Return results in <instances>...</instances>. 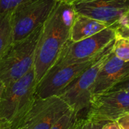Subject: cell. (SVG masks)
Listing matches in <instances>:
<instances>
[{
    "mask_svg": "<svg viewBox=\"0 0 129 129\" xmlns=\"http://www.w3.org/2000/svg\"><path fill=\"white\" fill-rule=\"evenodd\" d=\"M114 41L109 45L100 58L73 81L58 95L79 116L82 110L88 109L90 106L96 79L101 69L113 52Z\"/></svg>",
    "mask_w": 129,
    "mask_h": 129,
    "instance_id": "5",
    "label": "cell"
},
{
    "mask_svg": "<svg viewBox=\"0 0 129 129\" xmlns=\"http://www.w3.org/2000/svg\"><path fill=\"white\" fill-rule=\"evenodd\" d=\"M117 122L122 129H129V113L119 119Z\"/></svg>",
    "mask_w": 129,
    "mask_h": 129,
    "instance_id": "20",
    "label": "cell"
},
{
    "mask_svg": "<svg viewBox=\"0 0 129 129\" xmlns=\"http://www.w3.org/2000/svg\"><path fill=\"white\" fill-rule=\"evenodd\" d=\"M128 76L129 61L119 59L112 52L98 75L92 97L107 92Z\"/></svg>",
    "mask_w": 129,
    "mask_h": 129,
    "instance_id": "11",
    "label": "cell"
},
{
    "mask_svg": "<svg viewBox=\"0 0 129 129\" xmlns=\"http://www.w3.org/2000/svg\"><path fill=\"white\" fill-rule=\"evenodd\" d=\"M116 36V28L109 26L97 34L79 42H72L69 39L53 67L67 66L93 60L115 40Z\"/></svg>",
    "mask_w": 129,
    "mask_h": 129,
    "instance_id": "6",
    "label": "cell"
},
{
    "mask_svg": "<svg viewBox=\"0 0 129 129\" xmlns=\"http://www.w3.org/2000/svg\"><path fill=\"white\" fill-rule=\"evenodd\" d=\"M102 129H122L121 126L118 123L117 121L115 122H107L104 126Z\"/></svg>",
    "mask_w": 129,
    "mask_h": 129,
    "instance_id": "21",
    "label": "cell"
},
{
    "mask_svg": "<svg viewBox=\"0 0 129 129\" xmlns=\"http://www.w3.org/2000/svg\"><path fill=\"white\" fill-rule=\"evenodd\" d=\"M57 2H60V3H65V4H70L72 5L73 2L76 0H56Z\"/></svg>",
    "mask_w": 129,
    "mask_h": 129,
    "instance_id": "23",
    "label": "cell"
},
{
    "mask_svg": "<svg viewBox=\"0 0 129 129\" xmlns=\"http://www.w3.org/2000/svg\"><path fill=\"white\" fill-rule=\"evenodd\" d=\"M12 44L10 13L0 14V60Z\"/></svg>",
    "mask_w": 129,
    "mask_h": 129,
    "instance_id": "13",
    "label": "cell"
},
{
    "mask_svg": "<svg viewBox=\"0 0 129 129\" xmlns=\"http://www.w3.org/2000/svg\"><path fill=\"white\" fill-rule=\"evenodd\" d=\"M113 26L119 29H129V9L121 17L118 23Z\"/></svg>",
    "mask_w": 129,
    "mask_h": 129,
    "instance_id": "18",
    "label": "cell"
},
{
    "mask_svg": "<svg viewBox=\"0 0 129 129\" xmlns=\"http://www.w3.org/2000/svg\"><path fill=\"white\" fill-rule=\"evenodd\" d=\"M0 129H1V128H0Z\"/></svg>",
    "mask_w": 129,
    "mask_h": 129,
    "instance_id": "26",
    "label": "cell"
},
{
    "mask_svg": "<svg viewBox=\"0 0 129 129\" xmlns=\"http://www.w3.org/2000/svg\"><path fill=\"white\" fill-rule=\"evenodd\" d=\"M113 53L119 59L125 62L129 61V37H116Z\"/></svg>",
    "mask_w": 129,
    "mask_h": 129,
    "instance_id": "14",
    "label": "cell"
},
{
    "mask_svg": "<svg viewBox=\"0 0 129 129\" xmlns=\"http://www.w3.org/2000/svg\"><path fill=\"white\" fill-rule=\"evenodd\" d=\"M109 27L107 24L94 19L77 14L74 17L70 33V40L79 42L94 36Z\"/></svg>",
    "mask_w": 129,
    "mask_h": 129,
    "instance_id": "12",
    "label": "cell"
},
{
    "mask_svg": "<svg viewBox=\"0 0 129 129\" xmlns=\"http://www.w3.org/2000/svg\"><path fill=\"white\" fill-rule=\"evenodd\" d=\"M70 109L59 96L36 98L23 125L27 129H51Z\"/></svg>",
    "mask_w": 129,
    "mask_h": 129,
    "instance_id": "9",
    "label": "cell"
},
{
    "mask_svg": "<svg viewBox=\"0 0 129 129\" xmlns=\"http://www.w3.org/2000/svg\"><path fill=\"white\" fill-rule=\"evenodd\" d=\"M75 16L76 12L72 5L57 2L42 26L33 65L38 82L54 66L70 39V28Z\"/></svg>",
    "mask_w": 129,
    "mask_h": 129,
    "instance_id": "1",
    "label": "cell"
},
{
    "mask_svg": "<svg viewBox=\"0 0 129 129\" xmlns=\"http://www.w3.org/2000/svg\"><path fill=\"white\" fill-rule=\"evenodd\" d=\"M57 2L56 0H28L10 13L12 42H19L46 22Z\"/></svg>",
    "mask_w": 129,
    "mask_h": 129,
    "instance_id": "4",
    "label": "cell"
},
{
    "mask_svg": "<svg viewBox=\"0 0 129 129\" xmlns=\"http://www.w3.org/2000/svg\"><path fill=\"white\" fill-rule=\"evenodd\" d=\"M107 47L98 57L89 61L63 67H52L38 82L36 88V98H45L58 96L73 81L100 58Z\"/></svg>",
    "mask_w": 129,
    "mask_h": 129,
    "instance_id": "7",
    "label": "cell"
},
{
    "mask_svg": "<svg viewBox=\"0 0 129 129\" xmlns=\"http://www.w3.org/2000/svg\"><path fill=\"white\" fill-rule=\"evenodd\" d=\"M108 122L97 121L88 118H79L73 129H102L103 126Z\"/></svg>",
    "mask_w": 129,
    "mask_h": 129,
    "instance_id": "16",
    "label": "cell"
},
{
    "mask_svg": "<svg viewBox=\"0 0 129 129\" xmlns=\"http://www.w3.org/2000/svg\"><path fill=\"white\" fill-rule=\"evenodd\" d=\"M79 118V114L70 109L51 129H73Z\"/></svg>",
    "mask_w": 129,
    "mask_h": 129,
    "instance_id": "15",
    "label": "cell"
},
{
    "mask_svg": "<svg viewBox=\"0 0 129 129\" xmlns=\"http://www.w3.org/2000/svg\"><path fill=\"white\" fill-rule=\"evenodd\" d=\"M129 113V91H107L93 96L86 117L97 121L115 122Z\"/></svg>",
    "mask_w": 129,
    "mask_h": 129,
    "instance_id": "8",
    "label": "cell"
},
{
    "mask_svg": "<svg viewBox=\"0 0 129 129\" xmlns=\"http://www.w3.org/2000/svg\"><path fill=\"white\" fill-rule=\"evenodd\" d=\"M72 5L76 14L113 26L129 9V0H76Z\"/></svg>",
    "mask_w": 129,
    "mask_h": 129,
    "instance_id": "10",
    "label": "cell"
},
{
    "mask_svg": "<svg viewBox=\"0 0 129 129\" xmlns=\"http://www.w3.org/2000/svg\"><path fill=\"white\" fill-rule=\"evenodd\" d=\"M116 37H129V29H119L116 28Z\"/></svg>",
    "mask_w": 129,
    "mask_h": 129,
    "instance_id": "22",
    "label": "cell"
},
{
    "mask_svg": "<svg viewBox=\"0 0 129 129\" xmlns=\"http://www.w3.org/2000/svg\"><path fill=\"white\" fill-rule=\"evenodd\" d=\"M16 129H27V128H26V126L23 125L22 127H20V128H16Z\"/></svg>",
    "mask_w": 129,
    "mask_h": 129,
    "instance_id": "25",
    "label": "cell"
},
{
    "mask_svg": "<svg viewBox=\"0 0 129 129\" xmlns=\"http://www.w3.org/2000/svg\"><path fill=\"white\" fill-rule=\"evenodd\" d=\"M129 91V76L125 78L122 82L116 85L108 91Z\"/></svg>",
    "mask_w": 129,
    "mask_h": 129,
    "instance_id": "19",
    "label": "cell"
},
{
    "mask_svg": "<svg viewBox=\"0 0 129 129\" xmlns=\"http://www.w3.org/2000/svg\"><path fill=\"white\" fill-rule=\"evenodd\" d=\"M38 82L34 67L24 76L5 87L0 104V128L22 127L36 99Z\"/></svg>",
    "mask_w": 129,
    "mask_h": 129,
    "instance_id": "2",
    "label": "cell"
},
{
    "mask_svg": "<svg viewBox=\"0 0 129 129\" xmlns=\"http://www.w3.org/2000/svg\"><path fill=\"white\" fill-rule=\"evenodd\" d=\"M28 0H0V14L11 13L17 6Z\"/></svg>",
    "mask_w": 129,
    "mask_h": 129,
    "instance_id": "17",
    "label": "cell"
},
{
    "mask_svg": "<svg viewBox=\"0 0 129 129\" xmlns=\"http://www.w3.org/2000/svg\"><path fill=\"white\" fill-rule=\"evenodd\" d=\"M4 88H5V85L0 81V104H1V98H2V92H3Z\"/></svg>",
    "mask_w": 129,
    "mask_h": 129,
    "instance_id": "24",
    "label": "cell"
},
{
    "mask_svg": "<svg viewBox=\"0 0 129 129\" xmlns=\"http://www.w3.org/2000/svg\"><path fill=\"white\" fill-rule=\"evenodd\" d=\"M42 29V26L26 38L12 42L0 60V81L5 87L24 76L33 67Z\"/></svg>",
    "mask_w": 129,
    "mask_h": 129,
    "instance_id": "3",
    "label": "cell"
}]
</instances>
